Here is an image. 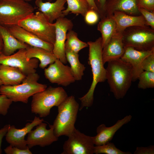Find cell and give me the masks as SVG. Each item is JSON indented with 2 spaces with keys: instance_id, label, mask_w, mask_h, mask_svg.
Returning <instances> with one entry per match:
<instances>
[{
  "instance_id": "obj_1",
  "label": "cell",
  "mask_w": 154,
  "mask_h": 154,
  "mask_svg": "<svg viewBox=\"0 0 154 154\" xmlns=\"http://www.w3.org/2000/svg\"><path fill=\"white\" fill-rule=\"evenodd\" d=\"M87 43L89 47L88 64L91 68L92 81L87 93L79 98L81 102L80 110L93 105L94 92L97 84L106 80V70L102 59L103 47L101 37H99L94 41H90Z\"/></svg>"
},
{
  "instance_id": "obj_2",
  "label": "cell",
  "mask_w": 154,
  "mask_h": 154,
  "mask_svg": "<svg viewBox=\"0 0 154 154\" xmlns=\"http://www.w3.org/2000/svg\"><path fill=\"white\" fill-rule=\"evenodd\" d=\"M106 78L115 98L117 100L123 98L130 88L132 82L131 66L121 58L108 62Z\"/></svg>"
},
{
  "instance_id": "obj_3",
  "label": "cell",
  "mask_w": 154,
  "mask_h": 154,
  "mask_svg": "<svg viewBox=\"0 0 154 154\" xmlns=\"http://www.w3.org/2000/svg\"><path fill=\"white\" fill-rule=\"evenodd\" d=\"M39 76L36 72L27 75L20 84L14 86H0V94L6 96L13 102L27 103L29 98L47 88L46 84L38 82Z\"/></svg>"
},
{
  "instance_id": "obj_4",
  "label": "cell",
  "mask_w": 154,
  "mask_h": 154,
  "mask_svg": "<svg viewBox=\"0 0 154 154\" xmlns=\"http://www.w3.org/2000/svg\"><path fill=\"white\" fill-rule=\"evenodd\" d=\"M58 114L52 125L55 135L68 136L74 126L79 105L73 96H68L58 107Z\"/></svg>"
},
{
  "instance_id": "obj_5",
  "label": "cell",
  "mask_w": 154,
  "mask_h": 154,
  "mask_svg": "<svg viewBox=\"0 0 154 154\" xmlns=\"http://www.w3.org/2000/svg\"><path fill=\"white\" fill-rule=\"evenodd\" d=\"M32 96L31 112L42 117L48 116L52 108L58 107L68 96L63 88L50 86Z\"/></svg>"
},
{
  "instance_id": "obj_6",
  "label": "cell",
  "mask_w": 154,
  "mask_h": 154,
  "mask_svg": "<svg viewBox=\"0 0 154 154\" xmlns=\"http://www.w3.org/2000/svg\"><path fill=\"white\" fill-rule=\"evenodd\" d=\"M34 7L21 0L0 1V25L8 27L19 22L34 12Z\"/></svg>"
},
{
  "instance_id": "obj_7",
  "label": "cell",
  "mask_w": 154,
  "mask_h": 154,
  "mask_svg": "<svg viewBox=\"0 0 154 154\" xmlns=\"http://www.w3.org/2000/svg\"><path fill=\"white\" fill-rule=\"evenodd\" d=\"M18 25L39 38L53 44L55 40V27L44 14L38 11L20 21Z\"/></svg>"
},
{
  "instance_id": "obj_8",
  "label": "cell",
  "mask_w": 154,
  "mask_h": 154,
  "mask_svg": "<svg viewBox=\"0 0 154 154\" xmlns=\"http://www.w3.org/2000/svg\"><path fill=\"white\" fill-rule=\"evenodd\" d=\"M124 47H131L140 51L154 49V29L146 26H133L125 29L122 33Z\"/></svg>"
},
{
  "instance_id": "obj_9",
  "label": "cell",
  "mask_w": 154,
  "mask_h": 154,
  "mask_svg": "<svg viewBox=\"0 0 154 154\" xmlns=\"http://www.w3.org/2000/svg\"><path fill=\"white\" fill-rule=\"evenodd\" d=\"M63 146L62 154H93L94 144L93 137L81 133L75 128Z\"/></svg>"
},
{
  "instance_id": "obj_10",
  "label": "cell",
  "mask_w": 154,
  "mask_h": 154,
  "mask_svg": "<svg viewBox=\"0 0 154 154\" xmlns=\"http://www.w3.org/2000/svg\"><path fill=\"white\" fill-rule=\"evenodd\" d=\"M55 27V40L52 52L57 59L65 64L67 62L65 47L67 32L73 27L72 21L64 17L57 19L54 23Z\"/></svg>"
},
{
  "instance_id": "obj_11",
  "label": "cell",
  "mask_w": 154,
  "mask_h": 154,
  "mask_svg": "<svg viewBox=\"0 0 154 154\" xmlns=\"http://www.w3.org/2000/svg\"><path fill=\"white\" fill-rule=\"evenodd\" d=\"M26 52L25 49H21L9 56L5 55L2 53L0 54V64L17 68L26 76L35 73L39 60L36 58L27 60Z\"/></svg>"
},
{
  "instance_id": "obj_12",
  "label": "cell",
  "mask_w": 154,
  "mask_h": 154,
  "mask_svg": "<svg viewBox=\"0 0 154 154\" xmlns=\"http://www.w3.org/2000/svg\"><path fill=\"white\" fill-rule=\"evenodd\" d=\"M45 77L51 83L66 87L76 81L70 67L57 59L44 70Z\"/></svg>"
},
{
  "instance_id": "obj_13",
  "label": "cell",
  "mask_w": 154,
  "mask_h": 154,
  "mask_svg": "<svg viewBox=\"0 0 154 154\" xmlns=\"http://www.w3.org/2000/svg\"><path fill=\"white\" fill-rule=\"evenodd\" d=\"M47 125L42 122L38 125L36 129L32 130L28 133L26 140L28 147L30 149L37 145L43 147L48 146L57 141L58 137L55 135L52 125Z\"/></svg>"
},
{
  "instance_id": "obj_14",
  "label": "cell",
  "mask_w": 154,
  "mask_h": 154,
  "mask_svg": "<svg viewBox=\"0 0 154 154\" xmlns=\"http://www.w3.org/2000/svg\"><path fill=\"white\" fill-rule=\"evenodd\" d=\"M44 121L43 119L35 116L31 122L27 123L21 129H17L14 125H10L5 135L6 141L13 146L21 149H27L28 147L25 139V135L34 127Z\"/></svg>"
},
{
  "instance_id": "obj_15",
  "label": "cell",
  "mask_w": 154,
  "mask_h": 154,
  "mask_svg": "<svg viewBox=\"0 0 154 154\" xmlns=\"http://www.w3.org/2000/svg\"><path fill=\"white\" fill-rule=\"evenodd\" d=\"M154 53V49L147 51L137 50L131 47H125L124 54L120 58L131 66L133 73L132 82L138 80L140 74L143 71L142 64L144 59Z\"/></svg>"
},
{
  "instance_id": "obj_16",
  "label": "cell",
  "mask_w": 154,
  "mask_h": 154,
  "mask_svg": "<svg viewBox=\"0 0 154 154\" xmlns=\"http://www.w3.org/2000/svg\"><path fill=\"white\" fill-rule=\"evenodd\" d=\"M18 40L29 46L40 48L52 52L53 44L45 42L18 25L6 27Z\"/></svg>"
},
{
  "instance_id": "obj_17",
  "label": "cell",
  "mask_w": 154,
  "mask_h": 154,
  "mask_svg": "<svg viewBox=\"0 0 154 154\" xmlns=\"http://www.w3.org/2000/svg\"><path fill=\"white\" fill-rule=\"evenodd\" d=\"M132 118L131 115L126 116L110 127H106L104 124L99 125L96 129L97 135L93 137L94 145H101L110 141L116 132L124 125L129 122Z\"/></svg>"
},
{
  "instance_id": "obj_18",
  "label": "cell",
  "mask_w": 154,
  "mask_h": 154,
  "mask_svg": "<svg viewBox=\"0 0 154 154\" xmlns=\"http://www.w3.org/2000/svg\"><path fill=\"white\" fill-rule=\"evenodd\" d=\"M122 33L116 32L103 48L102 57L104 64L120 59L123 55L125 48L122 40Z\"/></svg>"
},
{
  "instance_id": "obj_19",
  "label": "cell",
  "mask_w": 154,
  "mask_h": 154,
  "mask_svg": "<svg viewBox=\"0 0 154 154\" xmlns=\"http://www.w3.org/2000/svg\"><path fill=\"white\" fill-rule=\"evenodd\" d=\"M66 2V0H56L52 3L36 0L35 3L38 11L42 13L50 23H53L59 18L65 17L62 11L65 9Z\"/></svg>"
},
{
  "instance_id": "obj_20",
  "label": "cell",
  "mask_w": 154,
  "mask_h": 154,
  "mask_svg": "<svg viewBox=\"0 0 154 154\" xmlns=\"http://www.w3.org/2000/svg\"><path fill=\"white\" fill-rule=\"evenodd\" d=\"M136 2L137 0H107L105 7V16L112 15L116 11L132 15H140Z\"/></svg>"
},
{
  "instance_id": "obj_21",
  "label": "cell",
  "mask_w": 154,
  "mask_h": 154,
  "mask_svg": "<svg viewBox=\"0 0 154 154\" xmlns=\"http://www.w3.org/2000/svg\"><path fill=\"white\" fill-rule=\"evenodd\" d=\"M112 16L116 23V32L122 33L125 29L131 27L148 26L141 15H132L123 12L116 11Z\"/></svg>"
},
{
  "instance_id": "obj_22",
  "label": "cell",
  "mask_w": 154,
  "mask_h": 154,
  "mask_svg": "<svg viewBox=\"0 0 154 154\" xmlns=\"http://www.w3.org/2000/svg\"><path fill=\"white\" fill-rule=\"evenodd\" d=\"M0 35L3 42L2 53L6 56H9L17 50L27 49L29 46L16 38L6 27L0 25Z\"/></svg>"
},
{
  "instance_id": "obj_23",
  "label": "cell",
  "mask_w": 154,
  "mask_h": 154,
  "mask_svg": "<svg viewBox=\"0 0 154 154\" xmlns=\"http://www.w3.org/2000/svg\"><path fill=\"white\" fill-rule=\"evenodd\" d=\"M26 76L19 68L0 64V80L5 86H14L20 84Z\"/></svg>"
},
{
  "instance_id": "obj_24",
  "label": "cell",
  "mask_w": 154,
  "mask_h": 154,
  "mask_svg": "<svg viewBox=\"0 0 154 154\" xmlns=\"http://www.w3.org/2000/svg\"><path fill=\"white\" fill-rule=\"evenodd\" d=\"M26 57L28 60L33 58L38 59L40 62L39 66L44 69L57 59L52 52L44 49L29 46L26 49Z\"/></svg>"
},
{
  "instance_id": "obj_25",
  "label": "cell",
  "mask_w": 154,
  "mask_h": 154,
  "mask_svg": "<svg viewBox=\"0 0 154 154\" xmlns=\"http://www.w3.org/2000/svg\"><path fill=\"white\" fill-rule=\"evenodd\" d=\"M97 30L101 34L103 48L116 33V24L112 16H106L101 19L97 25Z\"/></svg>"
},
{
  "instance_id": "obj_26",
  "label": "cell",
  "mask_w": 154,
  "mask_h": 154,
  "mask_svg": "<svg viewBox=\"0 0 154 154\" xmlns=\"http://www.w3.org/2000/svg\"><path fill=\"white\" fill-rule=\"evenodd\" d=\"M65 52L67 62L70 64V67L76 80H81L84 75L86 67L80 62L78 54L75 53L66 48H65Z\"/></svg>"
},
{
  "instance_id": "obj_27",
  "label": "cell",
  "mask_w": 154,
  "mask_h": 154,
  "mask_svg": "<svg viewBox=\"0 0 154 154\" xmlns=\"http://www.w3.org/2000/svg\"><path fill=\"white\" fill-rule=\"evenodd\" d=\"M67 8L62 11L64 15L72 13L78 15H81L84 17L89 9L88 4L86 0H66Z\"/></svg>"
},
{
  "instance_id": "obj_28",
  "label": "cell",
  "mask_w": 154,
  "mask_h": 154,
  "mask_svg": "<svg viewBox=\"0 0 154 154\" xmlns=\"http://www.w3.org/2000/svg\"><path fill=\"white\" fill-rule=\"evenodd\" d=\"M88 46L87 43L79 39L77 33L74 31L72 29L67 32L65 48L69 49L75 53H78L80 50Z\"/></svg>"
},
{
  "instance_id": "obj_29",
  "label": "cell",
  "mask_w": 154,
  "mask_h": 154,
  "mask_svg": "<svg viewBox=\"0 0 154 154\" xmlns=\"http://www.w3.org/2000/svg\"><path fill=\"white\" fill-rule=\"evenodd\" d=\"M93 153L96 154H131L129 151H123L117 148L110 141L99 146H94Z\"/></svg>"
},
{
  "instance_id": "obj_30",
  "label": "cell",
  "mask_w": 154,
  "mask_h": 154,
  "mask_svg": "<svg viewBox=\"0 0 154 154\" xmlns=\"http://www.w3.org/2000/svg\"><path fill=\"white\" fill-rule=\"evenodd\" d=\"M138 79V87L143 90L154 87V72L143 71L139 75Z\"/></svg>"
},
{
  "instance_id": "obj_31",
  "label": "cell",
  "mask_w": 154,
  "mask_h": 154,
  "mask_svg": "<svg viewBox=\"0 0 154 154\" xmlns=\"http://www.w3.org/2000/svg\"><path fill=\"white\" fill-rule=\"evenodd\" d=\"M84 17L86 23L90 25L96 23L100 18L97 12L93 9H90L86 12Z\"/></svg>"
},
{
  "instance_id": "obj_32",
  "label": "cell",
  "mask_w": 154,
  "mask_h": 154,
  "mask_svg": "<svg viewBox=\"0 0 154 154\" xmlns=\"http://www.w3.org/2000/svg\"><path fill=\"white\" fill-rule=\"evenodd\" d=\"M139 11L144 18L147 25L154 29V12L138 8Z\"/></svg>"
},
{
  "instance_id": "obj_33",
  "label": "cell",
  "mask_w": 154,
  "mask_h": 154,
  "mask_svg": "<svg viewBox=\"0 0 154 154\" xmlns=\"http://www.w3.org/2000/svg\"><path fill=\"white\" fill-rule=\"evenodd\" d=\"M13 102L4 95H0V114L5 116Z\"/></svg>"
},
{
  "instance_id": "obj_34",
  "label": "cell",
  "mask_w": 154,
  "mask_h": 154,
  "mask_svg": "<svg viewBox=\"0 0 154 154\" xmlns=\"http://www.w3.org/2000/svg\"><path fill=\"white\" fill-rule=\"evenodd\" d=\"M142 68L143 71L154 72V53L144 59L142 64Z\"/></svg>"
},
{
  "instance_id": "obj_35",
  "label": "cell",
  "mask_w": 154,
  "mask_h": 154,
  "mask_svg": "<svg viewBox=\"0 0 154 154\" xmlns=\"http://www.w3.org/2000/svg\"><path fill=\"white\" fill-rule=\"evenodd\" d=\"M4 151L7 154H32V152L28 147L25 149H21L10 145L7 147Z\"/></svg>"
},
{
  "instance_id": "obj_36",
  "label": "cell",
  "mask_w": 154,
  "mask_h": 154,
  "mask_svg": "<svg viewBox=\"0 0 154 154\" xmlns=\"http://www.w3.org/2000/svg\"><path fill=\"white\" fill-rule=\"evenodd\" d=\"M138 8H141L154 12V0H137Z\"/></svg>"
},
{
  "instance_id": "obj_37",
  "label": "cell",
  "mask_w": 154,
  "mask_h": 154,
  "mask_svg": "<svg viewBox=\"0 0 154 154\" xmlns=\"http://www.w3.org/2000/svg\"><path fill=\"white\" fill-rule=\"evenodd\" d=\"M107 1V0H94L99 12L100 18L101 19L106 17L105 7Z\"/></svg>"
},
{
  "instance_id": "obj_38",
  "label": "cell",
  "mask_w": 154,
  "mask_h": 154,
  "mask_svg": "<svg viewBox=\"0 0 154 154\" xmlns=\"http://www.w3.org/2000/svg\"><path fill=\"white\" fill-rule=\"evenodd\" d=\"M134 154H154V145H151L146 147H137Z\"/></svg>"
},
{
  "instance_id": "obj_39",
  "label": "cell",
  "mask_w": 154,
  "mask_h": 154,
  "mask_svg": "<svg viewBox=\"0 0 154 154\" xmlns=\"http://www.w3.org/2000/svg\"><path fill=\"white\" fill-rule=\"evenodd\" d=\"M10 125L9 124H7L0 129V154L2 152L1 147L3 139L5 136Z\"/></svg>"
},
{
  "instance_id": "obj_40",
  "label": "cell",
  "mask_w": 154,
  "mask_h": 154,
  "mask_svg": "<svg viewBox=\"0 0 154 154\" xmlns=\"http://www.w3.org/2000/svg\"><path fill=\"white\" fill-rule=\"evenodd\" d=\"M86 0V1L88 4L89 9H93L95 10L99 14V12L95 4L94 0Z\"/></svg>"
},
{
  "instance_id": "obj_41",
  "label": "cell",
  "mask_w": 154,
  "mask_h": 154,
  "mask_svg": "<svg viewBox=\"0 0 154 154\" xmlns=\"http://www.w3.org/2000/svg\"><path fill=\"white\" fill-rule=\"evenodd\" d=\"M3 45L2 40L0 35V52L2 51L3 48Z\"/></svg>"
},
{
  "instance_id": "obj_42",
  "label": "cell",
  "mask_w": 154,
  "mask_h": 154,
  "mask_svg": "<svg viewBox=\"0 0 154 154\" xmlns=\"http://www.w3.org/2000/svg\"><path fill=\"white\" fill-rule=\"evenodd\" d=\"M21 0L27 2V1H32L33 0Z\"/></svg>"
},
{
  "instance_id": "obj_43",
  "label": "cell",
  "mask_w": 154,
  "mask_h": 154,
  "mask_svg": "<svg viewBox=\"0 0 154 154\" xmlns=\"http://www.w3.org/2000/svg\"><path fill=\"white\" fill-rule=\"evenodd\" d=\"M3 85L2 83V82L0 80V86H1Z\"/></svg>"
},
{
  "instance_id": "obj_44",
  "label": "cell",
  "mask_w": 154,
  "mask_h": 154,
  "mask_svg": "<svg viewBox=\"0 0 154 154\" xmlns=\"http://www.w3.org/2000/svg\"><path fill=\"white\" fill-rule=\"evenodd\" d=\"M49 2H51V1H52L53 0H47Z\"/></svg>"
},
{
  "instance_id": "obj_45",
  "label": "cell",
  "mask_w": 154,
  "mask_h": 154,
  "mask_svg": "<svg viewBox=\"0 0 154 154\" xmlns=\"http://www.w3.org/2000/svg\"><path fill=\"white\" fill-rule=\"evenodd\" d=\"M2 53V52H0V54H1V53Z\"/></svg>"
},
{
  "instance_id": "obj_46",
  "label": "cell",
  "mask_w": 154,
  "mask_h": 154,
  "mask_svg": "<svg viewBox=\"0 0 154 154\" xmlns=\"http://www.w3.org/2000/svg\"><path fill=\"white\" fill-rule=\"evenodd\" d=\"M1 0H0V1H1Z\"/></svg>"
}]
</instances>
